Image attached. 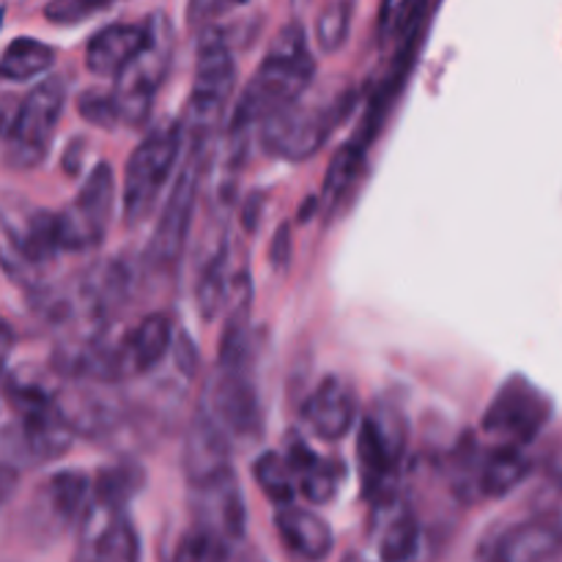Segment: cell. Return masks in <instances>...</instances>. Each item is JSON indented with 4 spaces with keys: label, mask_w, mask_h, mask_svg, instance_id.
I'll return each instance as SVG.
<instances>
[{
    "label": "cell",
    "mask_w": 562,
    "mask_h": 562,
    "mask_svg": "<svg viewBox=\"0 0 562 562\" xmlns=\"http://www.w3.org/2000/svg\"><path fill=\"white\" fill-rule=\"evenodd\" d=\"M115 209V173L108 162H97L82 181L75 201L58 214L60 250L82 252L102 245Z\"/></svg>",
    "instance_id": "obj_9"
},
{
    "label": "cell",
    "mask_w": 562,
    "mask_h": 562,
    "mask_svg": "<svg viewBox=\"0 0 562 562\" xmlns=\"http://www.w3.org/2000/svg\"><path fill=\"white\" fill-rule=\"evenodd\" d=\"M366 157H368V146L357 143L351 137L349 143L335 151L333 162H329L327 176H324V187H322V203L324 212L333 214L335 209L344 206L346 198L351 195V190L357 187V181L362 179V170H366Z\"/></svg>",
    "instance_id": "obj_25"
},
{
    "label": "cell",
    "mask_w": 562,
    "mask_h": 562,
    "mask_svg": "<svg viewBox=\"0 0 562 562\" xmlns=\"http://www.w3.org/2000/svg\"><path fill=\"white\" fill-rule=\"evenodd\" d=\"M351 31V0H329L316 20V44L322 53L333 55L344 49Z\"/></svg>",
    "instance_id": "obj_32"
},
{
    "label": "cell",
    "mask_w": 562,
    "mask_h": 562,
    "mask_svg": "<svg viewBox=\"0 0 562 562\" xmlns=\"http://www.w3.org/2000/svg\"><path fill=\"white\" fill-rule=\"evenodd\" d=\"M344 562H368V560H362L360 554H351V558H346Z\"/></svg>",
    "instance_id": "obj_39"
},
{
    "label": "cell",
    "mask_w": 562,
    "mask_h": 562,
    "mask_svg": "<svg viewBox=\"0 0 562 562\" xmlns=\"http://www.w3.org/2000/svg\"><path fill=\"white\" fill-rule=\"evenodd\" d=\"M0 25H3V9H0Z\"/></svg>",
    "instance_id": "obj_41"
},
{
    "label": "cell",
    "mask_w": 562,
    "mask_h": 562,
    "mask_svg": "<svg viewBox=\"0 0 562 562\" xmlns=\"http://www.w3.org/2000/svg\"><path fill=\"white\" fill-rule=\"evenodd\" d=\"M148 38L140 53L132 58V64L115 77L113 99L119 108L121 124L126 126H146L151 119L154 99H157L159 86L170 69L173 58V27L162 11L146 16Z\"/></svg>",
    "instance_id": "obj_5"
},
{
    "label": "cell",
    "mask_w": 562,
    "mask_h": 562,
    "mask_svg": "<svg viewBox=\"0 0 562 562\" xmlns=\"http://www.w3.org/2000/svg\"><path fill=\"white\" fill-rule=\"evenodd\" d=\"M236 283L239 278H231L228 274V250H220L203 263L201 274H198L195 283V302L198 311H201L203 322H214V318L223 313V307L228 305V300L234 296Z\"/></svg>",
    "instance_id": "obj_26"
},
{
    "label": "cell",
    "mask_w": 562,
    "mask_h": 562,
    "mask_svg": "<svg viewBox=\"0 0 562 562\" xmlns=\"http://www.w3.org/2000/svg\"><path fill=\"white\" fill-rule=\"evenodd\" d=\"M234 0H190L187 3V25L206 31L223 11H228Z\"/></svg>",
    "instance_id": "obj_35"
},
{
    "label": "cell",
    "mask_w": 562,
    "mask_h": 562,
    "mask_svg": "<svg viewBox=\"0 0 562 562\" xmlns=\"http://www.w3.org/2000/svg\"><path fill=\"white\" fill-rule=\"evenodd\" d=\"M143 477H146L143 470L137 464H132V461L108 467V470L99 472L97 481H93V497L102 499V503L124 505L126 508V503L135 497V492L143 488Z\"/></svg>",
    "instance_id": "obj_29"
},
{
    "label": "cell",
    "mask_w": 562,
    "mask_h": 562,
    "mask_svg": "<svg viewBox=\"0 0 562 562\" xmlns=\"http://www.w3.org/2000/svg\"><path fill=\"white\" fill-rule=\"evenodd\" d=\"M181 143H184L181 121H162L137 143L132 157L126 159L124 192H121L126 223L137 225L151 214L154 203L159 201L179 162Z\"/></svg>",
    "instance_id": "obj_4"
},
{
    "label": "cell",
    "mask_w": 562,
    "mask_h": 562,
    "mask_svg": "<svg viewBox=\"0 0 562 562\" xmlns=\"http://www.w3.org/2000/svg\"><path fill=\"white\" fill-rule=\"evenodd\" d=\"M77 110L88 124L102 126V130H113L121 124L113 91H86L77 99Z\"/></svg>",
    "instance_id": "obj_33"
},
{
    "label": "cell",
    "mask_w": 562,
    "mask_h": 562,
    "mask_svg": "<svg viewBox=\"0 0 562 562\" xmlns=\"http://www.w3.org/2000/svg\"><path fill=\"white\" fill-rule=\"evenodd\" d=\"M562 552V527L538 514L508 527L488 552V562H552Z\"/></svg>",
    "instance_id": "obj_19"
},
{
    "label": "cell",
    "mask_w": 562,
    "mask_h": 562,
    "mask_svg": "<svg viewBox=\"0 0 562 562\" xmlns=\"http://www.w3.org/2000/svg\"><path fill=\"white\" fill-rule=\"evenodd\" d=\"M53 64L55 49L49 44L31 36H20L0 55V77L11 82H25L53 69Z\"/></svg>",
    "instance_id": "obj_27"
},
{
    "label": "cell",
    "mask_w": 562,
    "mask_h": 562,
    "mask_svg": "<svg viewBox=\"0 0 562 562\" xmlns=\"http://www.w3.org/2000/svg\"><path fill=\"white\" fill-rule=\"evenodd\" d=\"M190 508L192 525L214 532L223 541H228L231 547L245 538L247 505L234 470L223 472L212 481L198 483V486H190Z\"/></svg>",
    "instance_id": "obj_13"
},
{
    "label": "cell",
    "mask_w": 562,
    "mask_h": 562,
    "mask_svg": "<svg viewBox=\"0 0 562 562\" xmlns=\"http://www.w3.org/2000/svg\"><path fill=\"white\" fill-rule=\"evenodd\" d=\"M234 470L231 464V437L201 406L184 439V475L190 486Z\"/></svg>",
    "instance_id": "obj_16"
},
{
    "label": "cell",
    "mask_w": 562,
    "mask_h": 562,
    "mask_svg": "<svg viewBox=\"0 0 562 562\" xmlns=\"http://www.w3.org/2000/svg\"><path fill=\"white\" fill-rule=\"evenodd\" d=\"M289 456L291 467L296 472V481H300V492L307 503L313 505H327L338 497V492L344 488L346 481V467L338 459H324L318 456L305 439L291 437L289 448L283 450Z\"/></svg>",
    "instance_id": "obj_21"
},
{
    "label": "cell",
    "mask_w": 562,
    "mask_h": 562,
    "mask_svg": "<svg viewBox=\"0 0 562 562\" xmlns=\"http://www.w3.org/2000/svg\"><path fill=\"white\" fill-rule=\"evenodd\" d=\"M376 554L382 562H415L423 547V527L404 497L376 508Z\"/></svg>",
    "instance_id": "obj_22"
},
{
    "label": "cell",
    "mask_w": 562,
    "mask_h": 562,
    "mask_svg": "<svg viewBox=\"0 0 562 562\" xmlns=\"http://www.w3.org/2000/svg\"><path fill=\"white\" fill-rule=\"evenodd\" d=\"M14 488H16V470L11 464H5V461H0V508L9 503Z\"/></svg>",
    "instance_id": "obj_36"
},
{
    "label": "cell",
    "mask_w": 562,
    "mask_h": 562,
    "mask_svg": "<svg viewBox=\"0 0 562 562\" xmlns=\"http://www.w3.org/2000/svg\"><path fill=\"white\" fill-rule=\"evenodd\" d=\"M252 477L267 499L278 508L294 505L296 497V472L283 450H267L252 461Z\"/></svg>",
    "instance_id": "obj_28"
},
{
    "label": "cell",
    "mask_w": 562,
    "mask_h": 562,
    "mask_svg": "<svg viewBox=\"0 0 562 562\" xmlns=\"http://www.w3.org/2000/svg\"><path fill=\"white\" fill-rule=\"evenodd\" d=\"M11 349H14V333L5 322H0V371H3L5 360H9Z\"/></svg>",
    "instance_id": "obj_38"
},
{
    "label": "cell",
    "mask_w": 562,
    "mask_h": 562,
    "mask_svg": "<svg viewBox=\"0 0 562 562\" xmlns=\"http://www.w3.org/2000/svg\"><path fill=\"white\" fill-rule=\"evenodd\" d=\"M552 398L541 387H536L530 379L516 373V376L505 379L503 387L488 401L481 431L486 437L499 439L503 445L525 448L541 437V431L552 420Z\"/></svg>",
    "instance_id": "obj_7"
},
{
    "label": "cell",
    "mask_w": 562,
    "mask_h": 562,
    "mask_svg": "<svg viewBox=\"0 0 562 562\" xmlns=\"http://www.w3.org/2000/svg\"><path fill=\"white\" fill-rule=\"evenodd\" d=\"M0 228L11 239L16 258L31 263H47L60 252L58 214L38 209L22 198H0Z\"/></svg>",
    "instance_id": "obj_14"
},
{
    "label": "cell",
    "mask_w": 562,
    "mask_h": 562,
    "mask_svg": "<svg viewBox=\"0 0 562 562\" xmlns=\"http://www.w3.org/2000/svg\"><path fill=\"white\" fill-rule=\"evenodd\" d=\"M357 475L373 510L398 499V481L409 456V423L387 401H376L357 428Z\"/></svg>",
    "instance_id": "obj_2"
},
{
    "label": "cell",
    "mask_w": 562,
    "mask_h": 562,
    "mask_svg": "<svg viewBox=\"0 0 562 562\" xmlns=\"http://www.w3.org/2000/svg\"><path fill=\"white\" fill-rule=\"evenodd\" d=\"M274 530L280 541L294 558L305 562H322L333 554L335 536L333 527L313 510L300 508V505H285L274 514Z\"/></svg>",
    "instance_id": "obj_20"
},
{
    "label": "cell",
    "mask_w": 562,
    "mask_h": 562,
    "mask_svg": "<svg viewBox=\"0 0 562 562\" xmlns=\"http://www.w3.org/2000/svg\"><path fill=\"white\" fill-rule=\"evenodd\" d=\"M532 461L525 448L516 445H497L472 470V486L483 499H503L521 486L530 477Z\"/></svg>",
    "instance_id": "obj_23"
},
{
    "label": "cell",
    "mask_w": 562,
    "mask_h": 562,
    "mask_svg": "<svg viewBox=\"0 0 562 562\" xmlns=\"http://www.w3.org/2000/svg\"><path fill=\"white\" fill-rule=\"evenodd\" d=\"M173 324L165 313H148L132 327V333L121 340V362L124 376L148 373L170 355L173 349Z\"/></svg>",
    "instance_id": "obj_24"
},
{
    "label": "cell",
    "mask_w": 562,
    "mask_h": 562,
    "mask_svg": "<svg viewBox=\"0 0 562 562\" xmlns=\"http://www.w3.org/2000/svg\"><path fill=\"white\" fill-rule=\"evenodd\" d=\"M203 409L223 426L231 439H252L263 428L261 398H258L252 362L245 366H217L206 387Z\"/></svg>",
    "instance_id": "obj_10"
},
{
    "label": "cell",
    "mask_w": 562,
    "mask_h": 562,
    "mask_svg": "<svg viewBox=\"0 0 562 562\" xmlns=\"http://www.w3.org/2000/svg\"><path fill=\"white\" fill-rule=\"evenodd\" d=\"M198 201V168L195 162H187L181 168L179 179L173 181V192L165 201L162 214L154 225L151 241H148L146 261L159 272H170L179 267L181 252H184L187 239L192 231V217H195Z\"/></svg>",
    "instance_id": "obj_11"
},
{
    "label": "cell",
    "mask_w": 562,
    "mask_h": 562,
    "mask_svg": "<svg viewBox=\"0 0 562 562\" xmlns=\"http://www.w3.org/2000/svg\"><path fill=\"white\" fill-rule=\"evenodd\" d=\"M80 562H140V538L124 505L102 503L91 494L80 521Z\"/></svg>",
    "instance_id": "obj_12"
},
{
    "label": "cell",
    "mask_w": 562,
    "mask_h": 562,
    "mask_svg": "<svg viewBox=\"0 0 562 562\" xmlns=\"http://www.w3.org/2000/svg\"><path fill=\"white\" fill-rule=\"evenodd\" d=\"M148 38V22H113L88 38L86 69L97 77H119Z\"/></svg>",
    "instance_id": "obj_18"
},
{
    "label": "cell",
    "mask_w": 562,
    "mask_h": 562,
    "mask_svg": "<svg viewBox=\"0 0 562 562\" xmlns=\"http://www.w3.org/2000/svg\"><path fill=\"white\" fill-rule=\"evenodd\" d=\"M234 88L236 64L228 38L223 36L220 27H206V31H201V42H198L195 80H192L190 99H187L184 113L179 119L184 135H190L192 146L201 148L214 135L231 97H234Z\"/></svg>",
    "instance_id": "obj_3"
},
{
    "label": "cell",
    "mask_w": 562,
    "mask_h": 562,
    "mask_svg": "<svg viewBox=\"0 0 562 562\" xmlns=\"http://www.w3.org/2000/svg\"><path fill=\"white\" fill-rule=\"evenodd\" d=\"M313 75H316V60L307 47L305 31L291 22L274 36L261 66L241 91L228 126V140H245L252 126L300 102L311 88Z\"/></svg>",
    "instance_id": "obj_1"
},
{
    "label": "cell",
    "mask_w": 562,
    "mask_h": 562,
    "mask_svg": "<svg viewBox=\"0 0 562 562\" xmlns=\"http://www.w3.org/2000/svg\"><path fill=\"white\" fill-rule=\"evenodd\" d=\"M245 3H250V0H234V5H245Z\"/></svg>",
    "instance_id": "obj_40"
},
{
    "label": "cell",
    "mask_w": 562,
    "mask_h": 562,
    "mask_svg": "<svg viewBox=\"0 0 562 562\" xmlns=\"http://www.w3.org/2000/svg\"><path fill=\"white\" fill-rule=\"evenodd\" d=\"M113 3L115 0H49L44 16L55 25H75V22L88 20V16L99 14Z\"/></svg>",
    "instance_id": "obj_34"
},
{
    "label": "cell",
    "mask_w": 562,
    "mask_h": 562,
    "mask_svg": "<svg viewBox=\"0 0 562 562\" xmlns=\"http://www.w3.org/2000/svg\"><path fill=\"white\" fill-rule=\"evenodd\" d=\"M541 516H547V519H552L554 525L562 527V472L558 475V481H554L552 505H547V510H541Z\"/></svg>",
    "instance_id": "obj_37"
},
{
    "label": "cell",
    "mask_w": 562,
    "mask_h": 562,
    "mask_svg": "<svg viewBox=\"0 0 562 562\" xmlns=\"http://www.w3.org/2000/svg\"><path fill=\"white\" fill-rule=\"evenodd\" d=\"M423 0H382L376 20V42L387 47L390 42H398L401 36L412 31L423 16Z\"/></svg>",
    "instance_id": "obj_30"
},
{
    "label": "cell",
    "mask_w": 562,
    "mask_h": 562,
    "mask_svg": "<svg viewBox=\"0 0 562 562\" xmlns=\"http://www.w3.org/2000/svg\"><path fill=\"white\" fill-rule=\"evenodd\" d=\"M93 481L82 470H64L55 472L44 481V486L36 494V510L44 521H53L58 530L80 525L91 505Z\"/></svg>",
    "instance_id": "obj_17"
},
{
    "label": "cell",
    "mask_w": 562,
    "mask_h": 562,
    "mask_svg": "<svg viewBox=\"0 0 562 562\" xmlns=\"http://www.w3.org/2000/svg\"><path fill=\"white\" fill-rule=\"evenodd\" d=\"M351 93L340 91L324 102H294L291 108L280 110L269 121L261 124V140L269 154L289 162H302L311 159L324 148L335 126L346 119L351 108Z\"/></svg>",
    "instance_id": "obj_6"
},
{
    "label": "cell",
    "mask_w": 562,
    "mask_h": 562,
    "mask_svg": "<svg viewBox=\"0 0 562 562\" xmlns=\"http://www.w3.org/2000/svg\"><path fill=\"white\" fill-rule=\"evenodd\" d=\"M231 549L234 547L228 541L203 530V527L192 525L176 543L173 560L170 562H228Z\"/></svg>",
    "instance_id": "obj_31"
},
{
    "label": "cell",
    "mask_w": 562,
    "mask_h": 562,
    "mask_svg": "<svg viewBox=\"0 0 562 562\" xmlns=\"http://www.w3.org/2000/svg\"><path fill=\"white\" fill-rule=\"evenodd\" d=\"M64 104L66 82L60 77H47L22 99L14 126L5 137L9 140V151H5L9 165L22 170L42 165L55 137V130H58L60 115H64Z\"/></svg>",
    "instance_id": "obj_8"
},
{
    "label": "cell",
    "mask_w": 562,
    "mask_h": 562,
    "mask_svg": "<svg viewBox=\"0 0 562 562\" xmlns=\"http://www.w3.org/2000/svg\"><path fill=\"white\" fill-rule=\"evenodd\" d=\"M360 417L357 393L344 376H324L322 384L302 404V420L324 442H338Z\"/></svg>",
    "instance_id": "obj_15"
}]
</instances>
